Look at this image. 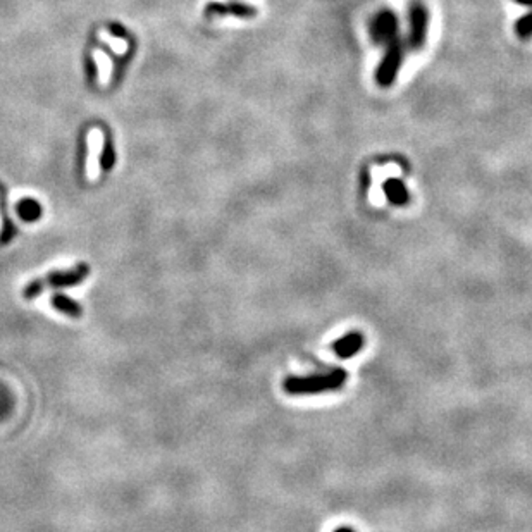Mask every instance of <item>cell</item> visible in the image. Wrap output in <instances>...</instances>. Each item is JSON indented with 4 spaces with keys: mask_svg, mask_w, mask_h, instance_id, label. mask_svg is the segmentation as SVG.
I'll use <instances>...</instances> for the list:
<instances>
[{
    "mask_svg": "<svg viewBox=\"0 0 532 532\" xmlns=\"http://www.w3.org/2000/svg\"><path fill=\"white\" fill-rule=\"evenodd\" d=\"M372 38L377 43H391L393 40L398 38V21L396 16L389 11H383L372 23Z\"/></svg>",
    "mask_w": 532,
    "mask_h": 532,
    "instance_id": "5",
    "label": "cell"
},
{
    "mask_svg": "<svg viewBox=\"0 0 532 532\" xmlns=\"http://www.w3.org/2000/svg\"><path fill=\"white\" fill-rule=\"evenodd\" d=\"M335 532H353V531H352V529H348V527H341V529H336Z\"/></svg>",
    "mask_w": 532,
    "mask_h": 532,
    "instance_id": "17",
    "label": "cell"
},
{
    "mask_svg": "<svg viewBox=\"0 0 532 532\" xmlns=\"http://www.w3.org/2000/svg\"><path fill=\"white\" fill-rule=\"evenodd\" d=\"M402 59H403L402 43H400L398 38H395L391 43H388V52H386V56L383 57L381 64H379V67H377L376 80L379 85L381 86L393 85L396 74H398Z\"/></svg>",
    "mask_w": 532,
    "mask_h": 532,
    "instance_id": "3",
    "label": "cell"
},
{
    "mask_svg": "<svg viewBox=\"0 0 532 532\" xmlns=\"http://www.w3.org/2000/svg\"><path fill=\"white\" fill-rule=\"evenodd\" d=\"M346 383V372L343 369H332L331 372L321 374V376L309 377H288L285 379L286 393L289 395H317L324 391H336L343 388Z\"/></svg>",
    "mask_w": 532,
    "mask_h": 532,
    "instance_id": "2",
    "label": "cell"
},
{
    "mask_svg": "<svg viewBox=\"0 0 532 532\" xmlns=\"http://www.w3.org/2000/svg\"><path fill=\"white\" fill-rule=\"evenodd\" d=\"M100 38H102L104 42L107 43V45L112 47V50H114V52H116V53H124V52H126L128 43H126V42H123V40H121V38H117V40H116V38H114V36L107 35L106 32H100Z\"/></svg>",
    "mask_w": 532,
    "mask_h": 532,
    "instance_id": "15",
    "label": "cell"
},
{
    "mask_svg": "<svg viewBox=\"0 0 532 532\" xmlns=\"http://www.w3.org/2000/svg\"><path fill=\"white\" fill-rule=\"evenodd\" d=\"M92 269L86 262H80V264L73 265L71 269H57V271L47 272L45 276L33 279L23 288L21 296L26 302L38 298L40 295L47 291V289H66L74 288V286L82 285L90 276Z\"/></svg>",
    "mask_w": 532,
    "mask_h": 532,
    "instance_id": "1",
    "label": "cell"
},
{
    "mask_svg": "<svg viewBox=\"0 0 532 532\" xmlns=\"http://www.w3.org/2000/svg\"><path fill=\"white\" fill-rule=\"evenodd\" d=\"M93 56H95L97 62H100V82H102V85H107L110 78V60L100 50H97Z\"/></svg>",
    "mask_w": 532,
    "mask_h": 532,
    "instance_id": "13",
    "label": "cell"
},
{
    "mask_svg": "<svg viewBox=\"0 0 532 532\" xmlns=\"http://www.w3.org/2000/svg\"><path fill=\"white\" fill-rule=\"evenodd\" d=\"M102 131L92 130L88 133V178L95 180L99 176V166H100V152H102Z\"/></svg>",
    "mask_w": 532,
    "mask_h": 532,
    "instance_id": "6",
    "label": "cell"
},
{
    "mask_svg": "<svg viewBox=\"0 0 532 532\" xmlns=\"http://www.w3.org/2000/svg\"><path fill=\"white\" fill-rule=\"evenodd\" d=\"M385 195L393 205H405L409 202V191L400 180H388L385 183Z\"/></svg>",
    "mask_w": 532,
    "mask_h": 532,
    "instance_id": "10",
    "label": "cell"
},
{
    "mask_svg": "<svg viewBox=\"0 0 532 532\" xmlns=\"http://www.w3.org/2000/svg\"><path fill=\"white\" fill-rule=\"evenodd\" d=\"M515 2H518V4L522 5H532V0H515Z\"/></svg>",
    "mask_w": 532,
    "mask_h": 532,
    "instance_id": "16",
    "label": "cell"
},
{
    "mask_svg": "<svg viewBox=\"0 0 532 532\" xmlns=\"http://www.w3.org/2000/svg\"><path fill=\"white\" fill-rule=\"evenodd\" d=\"M50 305H52V309H56L59 314L66 315V317H71V319L83 317L82 303H78L76 300L71 298V296L64 295V293H53V295L50 296Z\"/></svg>",
    "mask_w": 532,
    "mask_h": 532,
    "instance_id": "7",
    "label": "cell"
},
{
    "mask_svg": "<svg viewBox=\"0 0 532 532\" xmlns=\"http://www.w3.org/2000/svg\"><path fill=\"white\" fill-rule=\"evenodd\" d=\"M427 36V12L420 2L410 5V45L413 50L422 49Z\"/></svg>",
    "mask_w": 532,
    "mask_h": 532,
    "instance_id": "4",
    "label": "cell"
},
{
    "mask_svg": "<svg viewBox=\"0 0 532 532\" xmlns=\"http://www.w3.org/2000/svg\"><path fill=\"white\" fill-rule=\"evenodd\" d=\"M207 14L221 16H238V18H252L255 16V9L243 4H208Z\"/></svg>",
    "mask_w": 532,
    "mask_h": 532,
    "instance_id": "9",
    "label": "cell"
},
{
    "mask_svg": "<svg viewBox=\"0 0 532 532\" xmlns=\"http://www.w3.org/2000/svg\"><path fill=\"white\" fill-rule=\"evenodd\" d=\"M16 212L25 222H35L42 217V205L33 198H25V200L18 202Z\"/></svg>",
    "mask_w": 532,
    "mask_h": 532,
    "instance_id": "11",
    "label": "cell"
},
{
    "mask_svg": "<svg viewBox=\"0 0 532 532\" xmlns=\"http://www.w3.org/2000/svg\"><path fill=\"white\" fill-rule=\"evenodd\" d=\"M515 29H517V35L520 38L527 40L529 36H532V12H529L527 16L520 18L515 25Z\"/></svg>",
    "mask_w": 532,
    "mask_h": 532,
    "instance_id": "14",
    "label": "cell"
},
{
    "mask_svg": "<svg viewBox=\"0 0 532 532\" xmlns=\"http://www.w3.org/2000/svg\"><path fill=\"white\" fill-rule=\"evenodd\" d=\"M363 346V336L360 332H350V335L343 336V338L336 339L332 343V350L339 359H350V356L356 355Z\"/></svg>",
    "mask_w": 532,
    "mask_h": 532,
    "instance_id": "8",
    "label": "cell"
},
{
    "mask_svg": "<svg viewBox=\"0 0 532 532\" xmlns=\"http://www.w3.org/2000/svg\"><path fill=\"white\" fill-rule=\"evenodd\" d=\"M114 162H116V152H114L112 141L107 138L106 145H104V157L102 160H100V166L106 171H110L114 167Z\"/></svg>",
    "mask_w": 532,
    "mask_h": 532,
    "instance_id": "12",
    "label": "cell"
}]
</instances>
